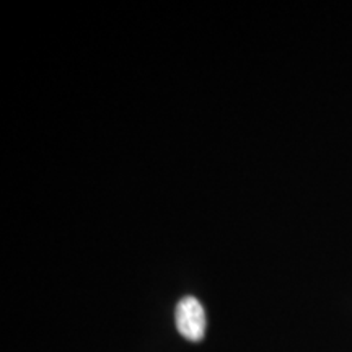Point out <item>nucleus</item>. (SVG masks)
Masks as SVG:
<instances>
[{
  "mask_svg": "<svg viewBox=\"0 0 352 352\" xmlns=\"http://www.w3.org/2000/svg\"><path fill=\"white\" fill-rule=\"evenodd\" d=\"M176 328L184 340L197 342L204 340L206 311L196 297H183L175 308Z\"/></svg>",
  "mask_w": 352,
  "mask_h": 352,
  "instance_id": "obj_1",
  "label": "nucleus"
}]
</instances>
